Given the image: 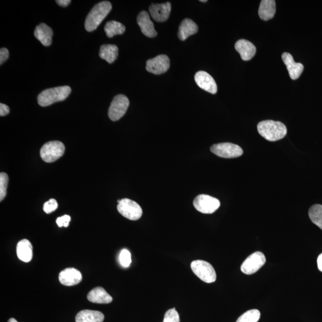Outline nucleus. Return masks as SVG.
Instances as JSON below:
<instances>
[{"label":"nucleus","instance_id":"35","mask_svg":"<svg viewBox=\"0 0 322 322\" xmlns=\"http://www.w3.org/2000/svg\"><path fill=\"white\" fill-rule=\"evenodd\" d=\"M56 2L58 4L62 6V7H66V6L70 4L71 1L70 0H57Z\"/></svg>","mask_w":322,"mask_h":322},{"label":"nucleus","instance_id":"18","mask_svg":"<svg viewBox=\"0 0 322 322\" xmlns=\"http://www.w3.org/2000/svg\"><path fill=\"white\" fill-rule=\"evenodd\" d=\"M53 35V30L44 23H40L36 26L34 31L35 38L44 46L51 45Z\"/></svg>","mask_w":322,"mask_h":322},{"label":"nucleus","instance_id":"11","mask_svg":"<svg viewBox=\"0 0 322 322\" xmlns=\"http://www.w3.org/2000/svg\"><path fill=\"white\" fill-rule=\"evenodd\" d=\"M170 61L167 55L161 54L147 61L146 69L155 75H161L169 69Z\"/></svg>","mask_w":322,"mask_h":322},{"label":"nucleus","instance_id":"1","mask_svg":"<svg viewBox=\"0 0 322 322\" xmlns=\"http://www.w3.org/2000/svg\"><path fill=\"white\" fill-rule=\"evenodd\" d=\"M258 131L263 137L270 142L283 139L287 134V128L281 122L266 120L259 122Z\"/></svg>","mask_w":322,"mask_h":322},{"label":"nucleus","instance_id":"2","mask_svg":"<svg viewBox=\"0 0 322 322\" xmlns=\"http://www.w3.org/2000/svg\"><path fill=\"white\" fill-rule=\"evenodd\" d=\"M109 1H104L95 5L88 13L85 21V28L88 32L96 30L112 10Z\"/></svg>","mask_w":322,"mask_h":322},{"label":"nucleus","instance_id":"10","mask_svg":"<svg viewBox=\"0 0 322 322\" xmlns=\"http://www.w3.org/2000/svg\"><path fill=\"white\" fill-rule=\"evenodd\" d=\"M266 257L262 252H256L248 257L241 266V271L248 275L255 274L266 263Z\"/></svg>","mask_w":322,"mask_h":322},{"label":"nucleus","instance_id":"37","mask_svg":"<svg viewBox=\"0 0 322 322\" xmlns=\"http://www.w3.org/2000/svg\"><path fill=\"white\" fill-rule=\"evenodd\" d=\"M8 322H18L16 320H14V318H11L9 320Z\"/></svg>","mask_w":322,"mask_h":322},{"label":"nucleus","instance_id":"19","mask_svg":"<svg viewBox=\"0 0 322 322\" xmlns=\"http://www.w3.org/2000/svg\"><path fill=\"white\" fill-rule=\"evenodd\" d=\"M87 299L91 303L97 304H109L113 300L112 297L102 287L92 290L88 294Z\"/></svg>","mask_w":322,"mask_h":322},{"label":"nucleus","instance_id":"22","mask_svg":"<svg viewBox=\"0 0 322 322\" xmlns=\"http://www.w3.org/2000/svg\"><path fill=\"white\" fill-rule=\"evenodd\" d=\"M105 319L102 313L99 311L84 310L76 316V322H103Z\"/></svg>","mask_w":322,"mask_h":322},{"label":"nucleus","instance_id":"13","mask_svg":"<svg viewBox=\"0 0 322 322\" xmlns=\"http://www.w3.org/2000/svg\"><path fill=\"white\" fill-rule=\"evenodd\" d=\"M171 10V4L169 2L162 4H152L150 6L149 12L153 19L158 22H164L167 20Z\"/></svg>","mask_w":322,"mask_h":322},{"label":"nucleus","instance_id":"14","mask_svg":"<svg viewBox=\"0 0 322 322\" xmlns=\"http://www.w3.org/2000/svg\"><path fill=\"white\" fill-rule=\"evenodd\" d=\"M81 272L74 268H67L59 274V279L64 286L70 287L77 285L82 281Z\"/></svg>","mask_w":322,"mask_h":322},{"label":"nucleus","instance_id":"26","mask_svg":"<svg viewBox=\"0 0 322 322\" xmlns=\"http://www.w3.org/2000/svg\"><path fill=\"white\" fill-rule=\"evenodd\" d=\"M309 216L312 222L322 230V205H313L309 209Z\"/></svg>","mask_w":322,"mask_h":322},{"label":"nucleus","instance_id":"15","mask_svg":"<svg viewBox=\"0 0 322 322\" xmlns=\"http://www.w3.org/2000/svg\"><path fill=\"white\" fill-rule=\"evenodd\" d=\"M137 21L144 35L149 38L155 37L157 35V32L154 28V24L150 20L148 12L141 11L138 15Z\"/></svg>","mask_w":322,"mask_h":322},{"label":"nucleus","instance_id":"9","mask_svg":"<svg viewBox=\"0 0 322 322\" xmlns=\"http://www.w3.org/2000/svg\"><path fill=\"white\" fill-rule=\"evenodd\" d=\"M211 151L219 157L236 158L243 155V150L240 146L231 143L216 144L211 147Z\"/></svg>","mask_w":322,"mask_h":322},{"label":"nucleus","instance_id":"24","mask_svg":"<svg viewBox=\"0 0 322 322\" xmlns=\"http://www.w3.org/2000/svg\"><path fill=\"white\" fill-rule=\"evenodd\" d=\"M118 48L117 46L112 44H105L101 46L99 56L109 63H112L117 59Z\"/></svg>","mask_w":322,"mask_h":322},{"label":"nucleus","instance_id":"36","mask_svg":"<svg viewBox=\"0 0 322 322\" xmlns=\"http://www.w3.org/2000/svg\"><path fill=\"white\" fill-rule=\"evenodd\" d=\"M318 266L320 271L322 272V253L318 258Z\"/></svg>","mask_w":322,"mask_h":322},{"label":"nucleus","instance_id":"21","mask_svg":"<svg viewBox=\"0 0 322 322\" xmlns=\"http://www.w3.org/2000/svg\"><path fill=\"white\" fill-rule=\"evenodd\" d=\"M18 258L23 262L28 263L32 259V246L27 239H23L18 242L16 247Z\"/></svg>","mask_w":322,"mask_h":322},{"label":"nucleus","instance_id":"29","mask_svg":"<svg viewBox=\"0 0 322 322\" xmlns=\"http://www.w3.org/2000/svg\"><path fill=\"white\" fill-rule=\"evenodd\" d=\"M119 262L124 268H128L131 263V256L130 251L126 249L121 251L119 254Z\"/></svg>","mask_w":322,"mask_h":322},{"label":"nucleus","instance_id":"17","mask_svg":"<svg viewBox=\"0 0 322 322\" xmlns=\"http://www.w3.org/2000/svg\"><path fill=\"white\" fill-rule=\"evenodd\" d=\"M235 47L236 50L240 54L242 59L245 61L253 59L257 51L255 45L245 39H240L236 42Z\"/></svg>","mask_w":322,"mask_h":322},{"label":"nucleus","instance_id":"25","mask_svg":"<svg viewBox=\"0 0 322 322\" xmlns=\"http://www.w3.org/2000/svg\"><path fill=\"white\" fill-rule=\"evenodd\" d=\"M107 37L112 38L116 35H121L125 32L124 24L115 20L109 21L104 27Z\"/></svg>","mask_w":322,"mask_h":322},{"label":"nucleus","instance_id":"12","mask_svg":"<svg viewBox=\"0 0 322 322\" xmlns=\"http://www.w3.org/2000/svg\"><path fill=\"white\" fill-rule=\"evenodd\" d=\"M196 83L202 89L211 94L217 92V85L214 78L209 73L205 71H199L195 76Z\"/></svg>","mask_w":322,"mask_h":322},{"label":"nucleus","instance_id":"4","mask_svg":"<svg viewBox=\"0 0 322 322\" xmlns=\"http://www.w3.org/2000/svg\"><path fill=\"white\" fill-rule=\"evenodd\" d=\"M191 267L194 274L202 281L211 284L216 281V271L209 263L204 260H195L192 262Z\"/></svg>","mask_w":322,"mask_h":322},{"label":"nucleus","instance_id":"27","mask_svg":"<svg viewBox=\"0 0 322 322\" xmlns=\"http://www.w3.org/2000/svg\"><path fill=\"white\" fill-rule=\"evenodd\" d=\"M260 312L258 310H250L242 315L236 322H258L260 320Z\"/></svg>","mask_w":322,"mask_h":322},{"label":"nucleus","instance_id":"23","mask_svg":"<svg viewBox=\"0 0 322 322\" xmlns=\"http://www.w3.org/2000/svg\"><path fill=\"white\" fill-rule=\"evenodd\" d=\"M276 13V1L275 0H263L261 1L259 14L263 20H269L274 17Z\"/></svg>","mask_w":322,"mask_h":322},{"label":"nucleus","instance_id":"20","mask_svg":"<svg viewBox=\"0 0 322 322\" xmlns=\"http://www.w3.org/2000/svg\"><path fill=\"white\" fill-rule=\"evenodd\" d=\"M198 30V25L194 21L190 19H185L180 24L178 36L181 41H185L190 36L197 33Z\"/></svg>","mask_w":322,"mask_h":322},{"label":"nucleus","instance_id":"6","mask_svg":"<svg viewBox=\"0 0 322 322\" xmlns=\"http://www.w3.org/2000/svg\"><path fill=\"white\" fill-rule=\"evenodd\" d=\"M117 209L122 216L130 220L136 221L142 216V208L137 202L127 198L118 200Z\"/></svg>","mask_w":322,"mask_h":322},{"label":"nucleus","instance_id":"28","mask_svg":"<svg viewBox=\"0 0 322 322\" xmlns=\"http://www.w3.org/2000/svg\"><path fill=\"white\" fill-rule=\"evenodd\" d=\"M8 182L7 174L4 173L0 174V201H2L7 194Z\"/></svg>","mask_w":322,"mask_h":322},{"label":"nucleus","instance_id":"30","mask_svg":"<svg viewBox=\"0 0 322 322\" xmlns=\"http://www.w3.org/2000/svg\"><path fill=\"white\" fill-rule=\"evenodd\" d=\"M163 322H180L179 315L176 309L168 310L165 314Z\"/></svg>","mask_w":322,"mask_h":322},{"label":"nucleus","instance_id":"31","mask_svg":"<svg viewBox=\"0 0 322 322\" xmlns=\"http://www.w3.org/2000/svg\"><path fill=\"white\" fill-rule=\"evenodd\" d=\"M58 207L57 202L55 199H51L47 202H46L43 207V210L45 213L50 214L53 211L56 210Z\"/></svg>","mask_w":322,"mask_h":322},{"label":"nucleus","instance_id":"7","mask_svg":"<svg viewBox=\"0 0 322 322\" xmlns=\"http://www.w3.org/2000/svg\"><path fill=\"white\" fill-rule=\"evenodd\" d=\"M196 210L203 214H213L219 209L220 202L219 199L207 195H198L193 201Z\"/></svg>","mask_w":322,"mask_h":322},{"label":"nucleus","instance_id":"3","mask_svg":"<svg viewBox=\"0 0 322 322\" xmlns=\"http://www.w3.org/2000/svg\"><path fill=\"white\" fill-rule=\"evenodd\" d=\"M70 93L71 88L67 85L46 89L38 95V103L42 107L50 106L65 100Z\"/></svg>","mask_w":322,"mask_h":322},{"label":"nucleus","instance_id":"32","mask_svg":"<svg viewBox=\"0 0 322 322\" xmlns=\"http://www.w3.org/2000/svg\"><path fill=\"white\" fill-rule=\"evenodd\" d=\"M70 221V217L68 216V215H64V216L62 217L57 218L56 223L59 228H62V227L67 228V227L69 225Z\"/></svg>","mask_w":322,"mask_h":322},{"label":"nucleus","instance_id":"33","mask_svg":"<svg viewBox=\"0 0 322 322\" xmlns=\"http://www.w3.org/2000/svg\"><path fill=\"white\" fill-rule=\"evenodd\" d=\"M9 56V52L7 48H1L0 50V64H2L7 60Z\"/></svg>","mask_w":322,"mask_h":322},{"label":"nucleus","instance_id":"38","mask_svg":"<svg viewBox=\"0 0 322 322\" xmlns=\"http://www.w3.org/2000/svg\"><path fill=\"white\" fill-rule=\"evenodd\" d=\"M200 1L204 2H207V0H202V1Z\"/></svg>","mask_w":322,"mask_h":322},{"label":"nucleus","instance_id":"8","mask_svg":"<svg viewBox=\"0 0 322 322\" xmlns=\"http://www.w3.org/2000/svg\"><path fill=\"white\" fill-rule=\"evenodd\" d=\"M130 105L128 98L123 94L116 96L109 107L108 115L113 121H116L123 116Z\"/></svg>","mask_w":322,"mask_h":322},{"label":"nucleus","instance_id":"16","mask_svg":"<svg viewBox=\"0 0 322 322\" xmlns=\"http://www.w3.org/2000/svg\"><path fill=\"white\" fill-rule=\"evenodd\" d=\"M282 57L287 67L290 78L293 80L298 79L303 72V64L296 62L292 55L287 52L282 54Z\"/></svg>","mask_w":322,"mask_h":322},{"label":"nucleus","instance_id":"34","mask_svg":"<svg viewBox=\"0 0 322 322\" xmlns=\"http://www.w3.org/2000/svg\"><path fill=\"white\" fill-rule=\"evenodd\" d=\"M10 112V109L8 106L3 103H0V116H4Z\"/></svg>","mask_w":322,"mask_h":322},{"label":"nucleus","instance_id":"5","mask_svg":"<svg viewBox=\"0 0 322 322\" xmlns=\"http://www.w3.org/2000/svg\"><path fill=\"white\" fill-rule=\"evenodd\" d=\"M65 150L63 143L59 141H51L45 143L40 150V155L43 161L51 163L62 157Z\"/></svg>","mask_w":322,"mask_h":322}]
</instances>
